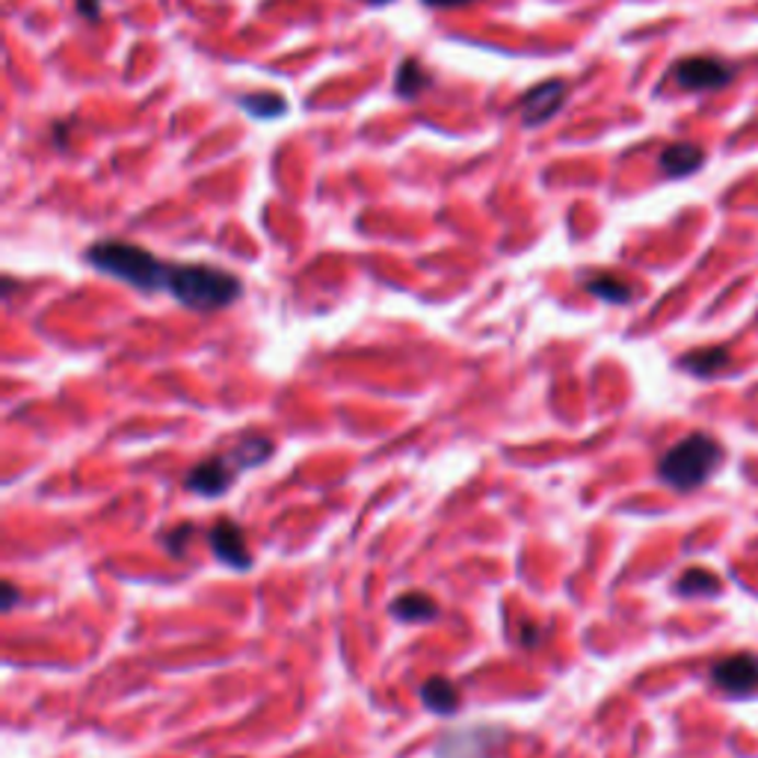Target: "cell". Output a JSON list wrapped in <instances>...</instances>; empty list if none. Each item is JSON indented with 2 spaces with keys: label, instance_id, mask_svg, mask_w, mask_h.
<instances>
[{
  "label": "cell",
  "instance_id": "obj_8",
  "mask_svg": "<svg viewBox=\"0 0 758 758\" xmlns=\"http://www.w3.org/2000/svg\"><path fill=\"white\" fill-rule=\"evenodd\" d=\"M210 549H214L217 560L226 563V566L231 568L252 566V554H250V545H246V537H243V530H240L234 521L222 519L214 525V530H210Z\"/></svg>",
  "mask_w": 758,
  "mask_h": 758
},
{
  "label": "cell",
  "instance_id": "obj_21",
  "mask_svg": "<svg viewBox=\"0 0 758 758\" xmlns=\"http://www.w3.org/2000/svg\"><path fill=\"white\" fill-rule=\"evenodd\" d=\"M15 601H19V589H15L12 581H7V584H3V608L12 610L15 608Z\"/></svg>",
  "mask_w": 758,
  "mask_h": 758
},
{
  "label": "cell",
  "instance_id": "obj_17",
  "mask_svg": "<svg viewBox=\"0 0 758 758\" xmlns=\"http://www.w3.org/2000/svg\"><path fill=\"white\" fill-rule=\"evenodd\" d=\"M587 290L593 297H599V300L619 302V306H622V302H631V297H634L629 282L617 279V276H593V279L587 282Z\"/></svg>",
  "mask_w": 758,
  "mask_h": 758
},
{
  "label": "cell",
  "instance_id": "obj_5",
  "mask_svg": "<svg viewBox=\"0 0 758 758\" xmlns=\"http://www.w3.org/2000/svg\"><path fill=\"white\" fill-rule=\"evenodd\" d=\"M711 679L728 697H749L758 690V655H728L711 669Z\"/></svg>",
  "mask_w": 758,
  "mask_h": 758
},
{
  "label": "cell",
  "instance_id": "obj_6",
  "mask_svg": "<svg viewBox=\"0 0 758 758\" xmlns=\"http://www.w3.org/2000/svg\"><path fill=\"white\" fill-rule=\"evenodd\" d=\"M563 104H566V80H545V83L528 90V95L521 99V119L528 128H537L551 116H558Z\"/></svg>",
  "mask_w": 758,
  "mask_h": 758
},
{
  "label": "cell",
  "instance_id": "obj_11",
  "mask_svg": "<svg viewBox=\"0 0 758 758\" xmlns=\"http://www.w3.org/2000/svg\"><path fill=\"white\" fill-rule=\"evenodd\" d=\"M486 732H453V735H445V738L439 740V747H436V756L439 758H486V753H490L492 744H478L480 738H483Z\"/></svg>",
  "mask_w": 758,
  "mask_h": 758
},
{
  "label": "cell",
  "instance_id": "obj_10",
  "mask_svg": "<svg viewBox=\"0 0 758 758\" xmlns=\"http://www.w3.org/2000/svg\"><path fill=\"white\" fill-rule=\"evenodd\" d=\"M702 160H705V154H702V149H697V146H690V142H673V146L664 149V154H661V170L667 172V175H673V179H685V175H690V172H697L699 166H702Z\"/></svg>",
  "mask_w": 758,
  "mask_h": 758
},
{
  "label": "cell",
  "instance_id": "obj_13",
  "mask_svg": "<svg viewBox=\"0 0 758 758\" xmlns=\"http://www.w3.org/2000/svg\"><path fill=\"white\" fill-rule=\"evenodd\" d=\"M421 699H424V705L433 714H441V717H448V714H453L459 709V690L448 679H429L421 688Z\"/></svg>",
  "mask_w": 758,
  "mask_h": 758
},
{
  "label": "cell",
  "instance_id": "obj_23",
  "mask_svg": "<svg viewBox=\"0 0 758 758\" xmlns=\"http://www.w3.org/2000/svg\"><path fill=\"white\" fill-rule=\"evenodd\" d=\"M368 3H391V0H368Z\"/></svg>",
  "mask_w": 758,
  "mask_h": 758
},
{
  "label": "cell",
  "instance_id": "obj_7",
  "mask_svg": "<svg viewBox=\"0 0 758 758\" xmlns=\"http://www.w3.org/2000/svg\"><path fill=\"white\" fill-rule=\"evenodd\" d=\"M238 471L240 466L234 462V457H210L190 471L187 490L202 495V498H217V495L229 490Z\"/></svg>",
  "mask_w": 758,
  "mask_h": 758
},
{
  "label": "cell",
  "instance_id": "obj_16",
  "mask_svg": "<svg viewBox=\"0 0 758 758\" xmlns=\"http://www.w3.org/2000/svg\"><path fill=\"white\" fill-rule=\"evenodd\" d=\"M429 83L427 71L421 69L418 60H403L398 69V80H394V90H398L400 99H415L424 87Z\"/></svg>",
  "mask_w": 758,
  "mask_h": 758
},
{
  "label": "cell",
  "instance_id": "obj_9",
  "mask_svg": "<svg viewBox=\"0 0 758 758\" xmlns=\"http://www.w3.org/2000/svg\"><path fill=\"white\" fill-rule=\"evenodd\" d=\"M679 365L681 370H688V374H693V377L711 379V377H720V374L732 365V353H728V347H702V349L688 353Z\"/></svg>",
  "mask_w": 758,
  "mask_h": 758
},
{
  "label": "cell",
  "instance_id": "obj_15",
  "mask_svg": "<svg viewBox=\"0 0 758 758\" xmlns=\"http://www.w3.org/2000/svg\"><path fill=\"white\" fill-rule=\"evenodd\" d=\"M720 589H723V584L709 568H688L679 578L681 596H717Z\"/></svg>",
  "mask_w": 758,
  "mask_h": 758
},
{
  "label": "cell",
  "instance_id": "obj_22",
  "mask_svg": "<svg viewBox=\"0 0 758 758\" xmlns=\"http://www.w3.org/2000/svg\"><path fill=\"white\" fill-rule=\"evenodd\" d=\"M427 7H462V3H469V0H424Z\"/></svg>",
  "mask_w": 758,
  "mask_h": 758
},
{
  "label": "cell",
  "instance_id": "obj_2",
  "mask_svg": "<svg viewBox=\"0 0 758 758\" xmlns=\"http://www.w3.org/2000/svg\"><path fill=\"white\" fill-rule=\"evenodd\" d=\"M87 261L92 267H99L107 276L128 282L140 290H160L170 282V267L160 264L149 250L134 246V243H122V240H104L95 243L87 252Z\"/></svg>",
  "mask_w": 758,
  "mask_h": 758
},
{
  "label": "cell",
  "instance_id": "obj_19",
  "mask_svg": "<svg viewBox=\"0 0 758 758\" xmlns=\"http://www.w3.org/2000/svg\"><path fill=\"white\" fill-rule=\"evenodd\" d=\"M190 533H193V528H190V525H179V528L172 530L170 537H166V549H170L175 558H181V554H184V539H187Z\"/></svg>",
  "mask_w": 758,
  "mask_h": 758
},
{
  "label": "cell",
  "instance_id": "obj_14",
  "mask_svg": "<svg viewBox=\"0 0 758 758\" xmlns=\"http://www.w3.org/2000/svg\"><path fill=\"white\" fill-rule=\"evenodd\" d=\"M240 107L255 116V119H276L282 113L288 111V104L276 92H252V95H243L240 99Z\"/></svg>",
  "mask_w": 758,
  "mask_h": 758
},
{
  "label": "cell",
  "instance_id": "obj_1",
  "mask_svg": "<svg viewBox=\"0 0 758 758\" xmlns=\"http://www.w3.org/2000/svg\"><path fill=\"white\" fill-rule=\"evenodd\" d=\"M166 290L193 311L226 309L240 297V282L220 267L205 264H172Z\"/></svg>",
  "mask_w": 758,
  "mask_h": 758
},
{
  "label": "cell",
  "instance_id": "obj_18",
  "mask_svg": "<svg viewBox=\"0 0 758 758\" xmlns=\"http://www.w3.org/2000/svg\"><path fill=\"white\" fill-rule=\"evenodd\" d=\"M273 453V445H269V439H246V441H240L238 448L231 450V457H234V462L238 466H261L264 459Z\"/></svg>",
  "mask_w": 758,
  "mask_h": 758
},
{
  "label": "cell",
  "instance_id": "obj_12",
  "mask_svg": "<svg viewBox=\"0 0 758 758\" xmlns=\"http://www.w3.org/2000/svg\"><path fill=\"white\" fill-rule=\"evenodd\" d=\"M391 613L403 622H427L439 617V605L427 593H406L391 605Z\"/></svg>",
  "mask_w": 758,
  "mask_h": 758
},
{
  "label": "cell",
  "instance_id": "obj_3",
  "mask_svg": "<svg viewBox=\"0 0 758 758\" xmlns=\"http://www.w3.org/2000/svg\"><path fill=\"white\" fill-rule=\"evenodd\" d=\"M720 462H723V448L717 441L705 433H693L661 457L658 474L673 490L690 492L709 483L711 474L720 469Z\"/></svg>",
  "mask_w": 758,
  "mask_h": 758
},
{
  "label": "cell",
  "instance_id": "obj_4",
  "mask_svg": "<svg viewBox=\"0 0 758 758\" xmlns=\"http://www.w3.org/2000/svg\"><path fill=\"white\" fill-rule=\"evenodd\" d=\"M673 78H676L681 90L711 92L726 87L728 80L735 78V69L728 62L717 60V57H688V60L676 62Z\"/></svg>",
  "mask_w": 758,
  "mask_h": 758
},
{
  "label": "cell",
  "instance_id": "obj_20",
  "mask_svg": "<svg viewBox=\"0 0 758 758\" xmlns=\"http://www.w3.org/2000/svg\"><path fill=\"white\" fill-rule=\"evenodd\" d=\"M78 12L87 21L101 19V0H78Z\"/></svg>",
  "mask_w": 758,
  "mask_h": 758
}]
</instances>
